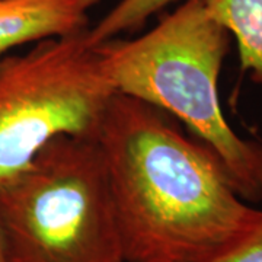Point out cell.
<instances>
[{
  "mask_svg": "<svg viewBox=\"0 0 262 262\" xmlns=\"http://www.w3.org/2000/svg\"><path fill=\"white\" fill-rule=\"evenodd\" d=\"M96 141L125 262H213L262 215L213 150L137 98L113 95Z\"/></svg>",
  "mask_w": 262,
  "mask_h": 262,
  "instance_id": "6da1fadb",
  "label": "cell"
},
{
  "mask_svg": "<svg viewBox=\"0 0 262 262\" xmlns=\"http://www.w3.org/2000/svg\"><path fill=\"white\" fill-rule=\"evenodd\" d=\"M98 50L117 94L177 117L217 155L237 195L261 201L262 141L242 139L223 115L219 76L230 34L206 0H185L144 35L114 38Z\"/></svg>",
  "mask_w": 262,
  "mask_h": 262,
  "instance_id": "7a4b0ae2",
  "label": "cell"
},
{
  "mask_svg": "<svg viewBox=\"0 0 262 262\" xmlns=\"http://www.w3.org/2000/svg\"><path fill=\"white\" fill-rule=\"evenodd\" d=\"M9 262H125L96 139L58 136L0 185Z\"/></svg>",
  "mask_w": 262,
  "mask_h": 262,
  "instance_id": "3957f363",
  "label": "cell"
},
{
  "mask_svg": "<svg viewBox=\"0 0 262 262\" xmlns=\"http://www.w3.org/2000/svg\"><path fill=\"white\" fill-rule=\"evenodd\" d=\"M88 29L0 56V185L58 136L96 139L115 91Z\"/></svg>",
  "mask_w": 262,
  "mask_h": 262,
  "instance_id": "277c9868",
  "label": "cell"
},
{
  "mask_svg": "<svg viewBox=\"0 0 262 262\" xmlns=\"http://www.w3.org/2000/svg\"><path fill=\"white\" fill-rule=\"evenodd\" d=\"M101 0H0V56L12 48L88 28Z\"/></svg>",
  "mask_w": 262,
  "mask_h": 262,
  "instance_id": "5b68a950",
  "label": "cell"
},
{
  "mask_svg": "<svg viewBox=\"0 0 262 262\" xmlns=\"http://www.w3.org/2000/svg\"><path fill=\"white\" fill-rule=\"evenodd\" d=\"M206 6L236 38L242 72L262 88V0H206Z\"/></svg>",
  "mask_w": 262,
  "mask_h": 262,
  "instance_id": "8992f818",
  "label": "cell"
},
{
  "mask_svg": "<svg viewBox=\"0 0 262 262\" xmlns=\"http://www.w3.org/2000/svg\"><path fill=\"white\" fill-rule=\"evenodd\" d=\"M172 2L175 0H120L95 28L88 29V39L92 46H99L120 34L137 31Z\"/></svg>",
  "mask_w": 262,
  "mask_h": 262,
  "instance_id": "52a82bcc",
  "label": "cell"
},
{
  "mask_svg": "<svg viewBox=\"0 0 262 262\" xmlns=\"http://www.w3.org/2000/svg\"><path fill=\"white\" fill-rule=\"evenodd\" d=\"M213 262H262V215L237 244Z\"/></svg>",
  "mask_w": 262,
  "mask_h": 262,
  "instance_id": "ba28073f",
  "label": "cell"
},
{
  "mask_svg": "<svg viewBox=\"0 0 262 262\" xmlns=\"http://www.w3.org/2000/svg\"><path fill=\"white\" fill-rule=\"evenodd\" d=\"M0 262H9L8 261V255H6V248H5V242H3L2 230H0Z\"/></svg>",
  "mask_w": 262,
  "mask_h": 262,
  "instance_id": "9c48e42d",
  "label": "cell"
}]
</instances>
